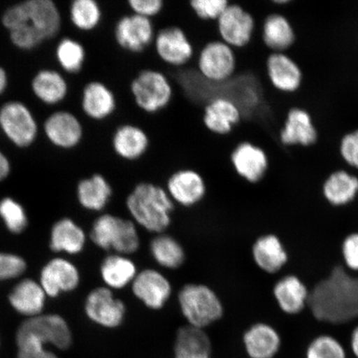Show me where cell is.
Instances as JSON below:
<instances>
[{
  "mask_svg": "<svg viewBox=\"0 0 358 358\" xmlns=\"http://www.w3.org/2000/svg\"><path fill=\"white\" fill-rule=\"evenodd\" d=\"M307 308L322 324L343 325L358 320V275L337 264L310 289Z\"/></svg>",
  "mask_w": 358,
  "mask_h": 358,
  "instance_id": "1",
  "label": "cell"
},
{
  "mask_svg": "<svg viewBox=\"0 0 358 358\" xmlns=\"http://www.w3.org/2000/svg\"><path fill=\"white\" fill-rule=\"evenodd\" d=\"M10 31L12 42L22 49H31L52 38L60 29L59 12L50 0H30L17 4L3 16Z\"/></svg>",
  "mask_w": 358,
  "mask_h": 358,
  "instance_id": "2",
  "label": "cell"
},
{
  "mask_svg": "<svg viewBox=\"0 0 358 358\" xmlns=\"http://www.w3.org/2000/svg\"><path fill=\"white\" fill-rule=\"evenodd\" d=\"M125 206L138 227L155 235L168 230L176 208L164 185L150 181L134 185L128 192Z\"/></svg>",
  "mask_w": 358,
  "mask_h": 358,
  "instance_id": "3",
  "label": "cell"
},
{
  "mask_svg": "<svg viewBox=\"0 0 358 358\" xmlns=\"http://www.w3.org/2000/svg\"><path fill=\"white\" fill-rule=\"evenodd\" d=\"M178 303L187 325L204 329L217 323L224 315L223 303L210 286L187 283L178 293Z\"/></svg>",
  "mask_w": 358,
  "mask_h": 358,
  "instance_id": "4",
  "label": "cell"
},
{
  "mask_svg": "<svg viewBox=\"0 0 358 358\" xmlns=\"http://www.w3.org/2000/svg\"><path fill=\"white\" fill-rule=\"evenodd\" d=\"M91 239L98 248L124 256L131 257L141 248L136 224L112 214H103L94 222Z\"/></svg>",
  "mask_w": 358,
  "mask_h": 358,
  "instance_id": "5",
  "label": "cell"
},
{
  "mask_svg": "<svg viewBox=\"0 0 358 358\" xmlns=\"http://www.w3.org/2000/svg\"><path fill=\"white\" fill-rule=\"evenodd\" d=\"M131 91L134 103L147 114H155L171 103L173 88L164 71L156 69L142 70L134 78Z\"/></svg>",
  "mask_w": 358,
  "mask_h": 358,
  "instance_id": "6",
  "label": "cell"
},
{
  "mask_svg": "<svg viewBox=\"0 0 358 358\" xmlns=\"http://www.w3.org/2000/svg\"><path fill=\"white\" fill-rule=\"evenodd\" d=\"M194 60L201 77L210 83H225L236 73V52L220 39L212 40L195 52Z\"/></svg>",
  "mask_w": 358,
  "mask_h": 358,
  "instance_id": "7",
  "label": "cell"
},
{
  "mask_svg": "<svg viewBox=\"0 0 358 358\" xmlns=\"http://www.w3.org/2000/svg\"><path fill=\"white\" fill-rule=\"evenodd\" d=\"M219 38L235 50L248 47L257 29V22L240 1H231L217 20Z\"/></svg>",
  "mask_w": 358,
  "mask_h": 358,
  "instance_id": "8",
  "label": "cell"
},
{
  "mask_svg": "<svg viewBox=\"0 0 358 358\" xmlns=\"http://www.w3.org/2000/svg\"><path fill=\"white\" fill-rule=\"evenodd\" d=\"M152 47L159 59L173 69L189 64L195 55L190 39L178 26H167L156 30Z\"/></svg>",
  "mask_w": 358,
  "mask_h": 358,
  "instance_id": "9",
  "label": "cell"
},
{
  "mask_svg": "<svg viewBox=\"0 0 358 358\" xmlns=\"http://www.w3.org/2000/svg\"><path fill=\"white\" fill-rule=\"evenodd\" d=\"M155 34L152 20L134 15L131 10L120 17L114 28L115 43L122 50L134 55H138L150 48L154 43Z\"/></svg>",
  "mask_w": 358,
  "mask_h": 358,
  "instance_id": "10",
  "label": "cell"
},
{
  "mask_svg": "<svg viewBox=\"0 0 358 358\" xmlns=\"http://www.w3.org/2000/svg\"><path fill=\"white\" fill-rule=\"evenodd\" d=\"M131 288L134 296L154 311L162 310L173 293V286L168 277L155 268L138 271Z\"/></svg>",
  "mask_w": 358,
  "mask_h": 358,
  "instance_id": "11",
  "label": "cell"
},
{
  "mask_svg": "<svg viewBox=\"0 0 358 358\" xmlns=\"http://www.w3.org/2000/svg\"><path fill=\"white\" fill-rule=\"evenodd\" d=\"M164 187L174 204L183 208L199 205L208 192L203 174L192 169L176 170L167 178Z\"/></svg>",
  "mask_w": 358,
  "mask_h": 358,
  "instance_id": "12",
  "label": "cell"
},
{
  "mask_svg": "<svg viewBox=\"0 0 358 358\" xmlns=\"http://www.w3.org/2000/svg\"><path fill=\"white\" fill-rule=\"evenodd\" d=\"M231 164L237 177L250 185H257L270 169V158L262 147L243 141L231 152Z\"/></svg>",
  "mask_w": 358,
  "mask_h": 358,
  "instance_id": "13",
  "label": "cell"
},
{
  "mask_svg": "<svg viewBox=\"0 0 358 358\" xmlns=\"http://www.w3.org/2000/svg\"><path fill=\"white\" fill-rule=\"evenodd\" d=\"M16 335L31 336L44 345L52 344L60 350H66L73 343V335L66 322L59 315L36 316L27 320Z\"/></svg>",
  "mask_w": 358,
  "mask_h": 358,
  "instance_id": "14",
  "label": "cell"
},
{
  "mask_svg": "<svg viewBox=\"0 0 358 358\" xmlns=\"http://www.w3.org/2000/svg\"><path fill=\"white\" fill-rule=\"evenodd\" d=\"M85 310L93 323L106 329L118 328L127 313L124 301L106 286L93 289L88 294Z\"/></svg>",
  "mask_w": 358,
  "mask_h": 358,
  "instance_id": "15",
  "label": "cell"
},
{
  "mask_svg": "<svg viewBox=\"0 0 358 358\" xmlns=\"http://www.w3.org/2000/svg\"><path fill=\"white\" fill-rule=\"evenodd\" d=\"M0 125L4 133L20 147L32 144L37 134V124L32 114L20 102H10L0 110Z\"/></svg>",
  "mask_w": 358,
  "mask_h": 358,
  "instance_id": "16",
  "label": "cell"
},
{
  "mask_svg": "<svg viewBox=\"0 0 358 358\" xmlns=\"http://www.w3.org/2000/svg\"><path fill=\"white\" fill-rule=\"evenodd\" d=\"M279 138L284 146L315 145L319 140V131L310 112L301 107L290 108L280 129Z\"/></svg>",
  "mask_w": 358,
  "mask_h": 358,
  "instance_id": "17",
  "label": "cell"
},
{
  "mask_svg": "<svg viewBox=\"0 0 358 358\" xmlns=\"http://www.w3.org/2000/svg\"><path fill=\"white\" fill-rule=\"evenodd\" d=\"M268 82L276 91L296 92L302 86L303 75L301 67L285 52H271L266 59Z\"/></svg>",
  "mask_w": 358,
  "mask_h": 358,
  "instance_id": "18",
  "label": "cell"
},
{
  "mask_svg": "<svg viewBox=\"0 0 358 358\" xmlns=\"http://www.w3.org/2000/svg\"><path fill=\"white\" fill-rule=\"evenodd\" d=\"M252 257L259 270L268 275L278 274L289 261V254L283 241L272 232L259 236L254 241Z\"/></svg>",
  "mask_w": 358,
  "mask_h": 358,
  "instance_id": "19",
  "label": "cell"
},
{
  "mask_svg": "<svg viewBox=\"0 0 358 358\" xmlns=\"http://www.w3.org/2000/svg\"><path fill=\"white\" fill-rule=\"evenodd\" d=\"M272 295L282 313L296 316L307 308L310 288L299 275L287 274L275 282Z\"/></svg>",
  "mask_w": 358,
  "mask_h": 358,
  "instance_id": "20",
  "label": "cell"
},
{
  "mask_svg": "<svg viewBox=\"0 0 358 358\" xmlns=\"http://www.w3.org/2000/svg\"><path fill=\"white\" fill-rule=\"evenodd\" d=\"M259 24V32L264 46L271 52H285L296 42V33L287 17L279 13H270L259 20L254 16Z\"/></svg>",
  "mask_w": 358,
  "mask_h": 358,
  "instance_id": "21",
  "label": "cell"
},
{
  "mask_svg": "<svg viewBox=\"0 0 358 358\" xmlns=\"http://www.w3.org/2000/svg\"><path fill=\"white\" fill-rule=\"evenodd\" d=\"M243 115L239 107L226 97H215L205 105L203 122L210 132L227 136L241 122Z\"/></svg>",
  "mask_w": 358,
  "mask_h": 358,
  "instance_id": "22",
  "label": "cell"
},
{
  "mask_svg": "<svg viewBox=\"0 0 358 358\" xmlns=\"http://www.w3.org/2000/svg\"><path fill=\"white\" fill-rule=\"evenodd\" d=\"M321 194L332 207H347L358 196V177L345 169H336L324 179Z\"/></svg>",
  "mask_w": 358,
  "mask_h": 358,
  "instance_id": "23",
  "label": "cell"
},
{
  "mask_svg": "<svg viewBox=\"0 0 358 358\" xmlns=\"http://www.w3.org/2000/svg\"><path fill=\"white\" fill-rule=\"evenodd\" d=\"M111 144L119 158L128 162H136L149 150L150 138L144 129L137 125L123 124L116 128Z\"/></svg>",
  "mask_w": 358,
  "mask_h": 358,
  "instance_id": "24",
  "label": "cell"
},
{
  "mask_svg": "<svg viewBox=\"0 0 358 358\" xmlns=\"http://www.w3.org/2000/svg\"><path fill=\"white\" fill-rule=\"evenodd\" d=\"M246 352L250 358H274L280 350V334L274 326L258 322L243 335Z\"/></svg>",
  "mask_w": 358,
  "mask_h": 358,
  "instance_id": "25",
  "label": "cell"
},
{
  "mask_svg": "<svg viewBox=\"0 0 358 358\" xmlns=\"http://www.w3.org/2000/svg\"><path fill=\"white\" fill-rule=\"evenodd\" d=\"M79 282L77 267L62 258L52 259L45 266L41 273V286L44 292L51 297L75 289Z\"/></svg>",
  "mask_w": 358,
  "mask_h": 358,
  "instance_id": "26",
  "label": "cell"
},
{
  "mask_svg": "<svg viewBox=\"0 0 358 358\" xmlns=\"http://www.w3.org/2000/svg\"><path fill=\"white\" fill-rule=\"evenodd\" d=\"M83 108L92 120L103 122L117 109V101L112 90L101 80L89 83L84 88Z\"/></svg>",
  "mask_w": 358,
  "mask_h": 358,
  "instance_id": "27",
  "label": "cell"
},
{
  "mask_svg": "<svg viewBox=\"0 0 358 358\" xmlns=\"http://www.w3.org/2000/svg\"><path fill=\"white\" fill-rule=\"evenodd\" d=\"M100 272L106 287L120 290L131 285L138 271L131 257L113 253L103 259Z\"/></svg>",
  "mask_w": 358,
  "mask_h": 358,
  "instance_id": "28",
  "label": "cell"
},
{
  "mask_svg": "<svg viewBox=\"0 0 358 358\" xmlns=\"http://www.w3.org/2000/svg\"><path fill=\"white\" fill-rule=\"evenodd\" d=\"M44 129L49 140L60 147H74L83 137L82 124L69 112L53 114L45 123Z\"/></svg>",
  "mask_w": 358,
  "mask_h": 358,
  "instance_id": "29",
  "label": "cell"
},
{
  "mask_svg": "<svg viewBox=\"0 0 358 358\" xmlns=\"http://www.w3.org/2000/svg\"><path fill=\"white\" fill-rule=\"evenodd\" d=\"M212 343L204 329L189 325L178 330L174 358H211Z\"/></svg>",
  "mask_w": 358,
  "mask_h": 358,
  "instance_id": "30",
  "label": "cell"
},
{
  "mask_svg": "<svg viewBox=\"0 0 358 358\" xmlns=\"http://www.w3.org/2000/svg\"><path fill=\"white\" fill-rule=\"evenodd\" d=\"M80 203L91 211L99 212L109 203L113 189L110 182L101 173L80 181L78 187Z\"/></svg>",
  "mask_w": 358,
  "mask_h": 358,
  "instance_id": "31",
  "label": "cell"
},
{
  "mask_svg": "<svg viewBox=\"0 0 358 358\" xmlns=\"http://www.w3.org/2000/svg\"><path fill=\"white\" fill-rule=\"evenodd\" d=\"M150 252L157 265L166 270H178L185 262L186 253L182 245L169 234L155 235L150 243Z\"/></svg>",
  "mask_w": 358,
  "mask_h": 358,
  "instance_id": "32",
  "label": "cell"
},
{
  "mask_svg": "<svg viewBox=\"0 0 358 358\" xmlns=\"http://www.w3.org/2000/svg\"><path fill=\"white\" fill-rule=\"evenodd\" d=\"M46 293L41 285L32 280L20 282L13 289L10 302L13 308L21 315L31 317L38 316L44 307Z\"/></svg>",
  "mask_w": 358,
  "mask_h": 358,
  "instance_id": "33",
  "label": "cell"
},
{
  "mask_svg": "<svg viewBox=\"0 0 358 358\" xmlns=\"http://www.w3.org/2000/svg\"><path fill=\"white\" fill-rule=\"evenodd\" d=\"M85 243L83 230L70 219H62L53 226L50 245L55 252L78 254L82 252Z\"/></svg>",
  "mask_w": 358,
  "mask_h": 358,
  "instance_id": "34",
  "label": "cell"
},
{
  "mask_svg": "<svg viewBox=\"0 0 358 358\" xmlns=\"http://www.w3.org/2000/svg\"><path fill=\"white\" fill-rule=\"evenodd\" d=\"M36 96L48 104H55L66 96V84L62 76L53 71H43L33 82Z\"/></svg>",
  "mask_w": 358,
  "mask_h": 358,
  "instance_id": "35",
  "label": "cell"
},
{
  "mask_svg": "<svg viewBox=\"0 0 358 358\" xmlns=\"http://www.w3.org/2000/svg\"><path fill=\"white\" fill-rule=\"evenodd\" d=\"M71 16L78 29L91 31L101 24L103 11L100 3L95 0H77L71 6Z\"/></svg>",
  "mask_w": 358,
  "mask_h": 358,
  "instance_id": "36",
  "label": "cell"
},
{
  "mask_svg": "<svg viewBox=\"0 0 358 358\" xmlns=\"http://www.w3.org/2000/svg\"><path fill=\"white\" fill-rule=\"evenodd\" d=\"M306 356V358H347V352L338 338L329 334H320L308 343Z\"/></svg>",
  "mask_w": 358,
  "mask_h": 358,
  "instance_id": "37",
  "label": "cell"
},
{
  "mask_svg": "<svg viewBox=\"0 0 358 358\" xmlns=\"http://www.w3.org/2000/svg\"><path fill=\"white\" fill-rule=\"evenodd\" d=\"M58 61L69 73H78L82 69L86 52L79 43L71 39H64L57 48Z\"/></svg>",
  "mask_w": 358,
  "mask_h": 358,
  "instance_id": "38",
  "label": "cell"
},
{
  "mask_svg": "<svg viewBox=\"0 0 358 358\" xmlns=\"http://www.w3.org/2000/svg\"><path fill=\"white\" fill-rule=\"evenodd\" d=\"M0 217L13 234H20L28 225L24 209L12 199L7 198L0 201Z\"/></svg>",
  "mask_w": 358,
  "mask_h": 358,
  "instance_id": "39",
  "label": "cell"
},
{
  "mask_svg": "<svg viewBox=\"0 0 358 358\" xmlns=\"http://www.w3.org/2000/svg\"><path fill=\"white\" fill-rule=\"evenodd\" d=\"M229 3L230 0H189L195 16L206 22H216Z\"/></svg>",
  "mask_w": 358,
  "mask_h": 358,
  "instance_id": "40",
  "label": "cell"
},
{
  "mask_svg": "<svg viewBox=\"0 0 358 358\" xmlns=\"http://www.w3.org/2000/svg\"><path fill=\"white\" fill-rule=\"evenodd\" d=\"M17 358H58L56 353L45 348L44 344L31 336L16 335Z\"/></svg>",
  "mask_w": 358,
  "mask_h": 358,
  "instance_id": "41",
  "label": "cell"
},
{
  "mask_svg": "<svg viewBox=\"0 0 358 358\" xmlns=\"http://www.w3.org/2000/svg\"><path fill=\"white\" fill-rule=\"evenodd\" d=\"M340 250L344 267L353 274L358 273V231H352L344 236Z\"/></svg>",
  "mask_w": 358,
  "mask_h": 358,
  "instance_id": "42",
  "label": "cell"
},
{
  "mask_svg": "<svg viewBox=\"0 0 358 358\" xmlns=\"http://www.w3.org/2000/svg\"><path fill=\"white\" fill-rule=\"evenodd\" d=\"M339 154L349 167L358 170V129L344 134L339 142Z\"/></svg>",
  "mask_w": 358,
  "mask_h": 358,
  "instance_id": "43",
  "label": "cell"
},
{
  "mask_svg": "<svg viewBox=\"0 0 358 358\" xmlns=\"http://www.w3.org/2000/svg\"><path fill=\"white\" fill-rule=\"evenodd\" d=\"M26 270V263L15 255L0 253V280L20 276Z\"/></svg>",
  "mask_w": 358,
  "mask_h": 358,
  "instance_id": "44",
  "label": "cell"
},
{
  "mask_svg": "<svg viewBox=\"0 0 358 358\" xmlns=\"http://www.w3.org/2000/svg\"><path fill=\"white\" fill-rule=\"evenodd\" d=\"M134 15L154 20L164 8V0H127Z\"/></svg>",
  "mask_w": 358,
  "mask_h": 358,
  "instance_id": "45",
  "label": "cell"
},
{
  "mask_svg": "<svg viewBox=\"0 0 358 358\" xmlns=\"http://www.w3.org/2000/svg\"><path fill=\"white\" fill-rule=\"evenodd\" d=\"M10 163L6 157L0 152V181L6 178L10 173Z\"/></svg>",
  "mask_w": 358,
  "mask_h": 358,
  "instance_id": "46",
  "label": "cell"
},
{
  "mask_svg": "<svg viewBox=\"0 0 358 358\" xmlns=\"http://www.w3.org/2000/svg\"><path fill=\"white\" fill-rule=\"evenodd\" d=\"M350 345L353 355L358 358V325L353 329L351 334Z\"/></svg>",
  "mask_w": 358,
  "mask_h": 358,
  "instance_id": "47",
  "label": "cell"
},
{
  "mask_svg": "<svg viewBox=\"0 0 358 358\" xmlns=\"http://www.w3.org/2000/svg\"><path fill=\"white\" fill-rule=\"evenodd\" d=\"M7 86V77L6 71L0 67V94H1Z\"/></svg>",
  "mask_w": 358,
  "mask_h": 358,
  "instance_id": "48",
  "label": "cell"
}]
</instances>
